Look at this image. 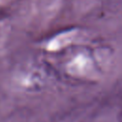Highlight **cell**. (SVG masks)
<instances>
[{"label": "cell", "instance_id": "1", "mask_svg": "<svg viewBox=\"0 0 122 122\" xmlns=\"http://www.w3.org/2000/svg\"><path fill=\"white\" fill-rule=\"evenodd\" d=\"M65 70L69 75L75 78L93 79L98 76L94 59L85 54L71 57L65 65Z\"/></svg>", "mask_w": 122, "mask_h": 122}]
</instances>
